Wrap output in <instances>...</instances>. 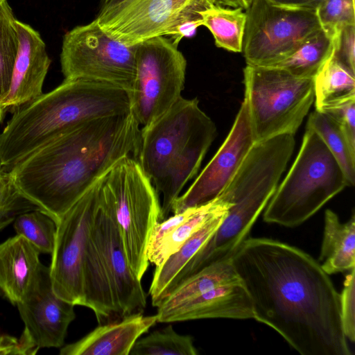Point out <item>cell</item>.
<instances>
[{"label": "cell", "instance_id": "6da1fadb", "mask_svg": "<svg viewBox=\"0 0 355 355\" xmlns=\"http://www.w3.org/2000/svg\"><path fill=\"white\" fill-rule=\"evenodd\" d=\"M249 293L254 319L302 355H351L340 293L320 263L273 239H246L231 257Z\"/></svg>", "mask_w": 355, "mask_h": 355}, {"label": "cell", "instance_id": "7a4b0ae2", "mask_svg": "<svg viewBox=\"0 0 355 355\" xmlns=\"http://www.w3.org/2000/svg\"><path fill=\"white\" fill-rule=\"evenodd\" d=\"M139 125L132 112L77 123L12 166L10 177L56 223L119 160L136 158Z\"/></svg>", "mask_w": 355, "mask_h": 355}, {"label": "cell", "instance_id": "3957f363", "mask_svg": "<svg viewBox=\"0 0 355 355\" xmlns=\"http://www.w3.org/2000/svg\"><path fill=\"white\" fill-rule=\"evenodd\" d=\"M129 112L131 96L127 90L88 80H64L12 112L0 133V166L8 171L77 123Z\"/></svg>", "mask_w": 355, "mask_h": 355}, {"label": "cell", "instance_id": "277c9868", "mask_svg": "<svg viewBox=\"0 0 355 355\" xmlns=\"http://www.w3.org/2000/svg\"><path fill=\"white\" fill-rule=\"evenodd\" d=\"M216 128L198 98L181 96L166 112L141 129L137 159L162 195L161 221L185 184L198 173Z\"/></svg>", "mask_w": 355, "mask_h": 355}, {"label": "cell", "instance_id": "5b68a950", "mask_svg": "<svg viewBox=\"0 0 355 355\" xmlns=\"http://www.w3.org/2000/svg\"><path fill=\"white\" fill-rule=\"evenodd\" d=\"M349 184L318 134L306 128L299 153L266 207V222L293 227L303 223Z\"/></svg>", "mask_w": 355, "mask_h": 355}, {"label": "cell", "instance_id": "8992f818", "mask_svg": "<svg viewBox=\"0 0 355 355\" xmlns=\"http://www.w3.org/2000/svg\"><path fill=\"white\" fill-rule=\"evenodd\" d=\"M215 5L246 9L243 0H123L101 8L94 19L110 37L125 45L169 35L178 45L202 26L200 12Z\"/></svg>", "mask_w": 355, "mask_h": 355}, {"label": "cell", "instance_id": "52a82bcc", "mask_svg": "<svg viewBox=\"0 0 355 355\" xmlns=\"http://www.w3.org/2000/svg\"><path fill=\"white\" fill-rule=\"evenodd\" d=\"M98 182L114 207L130 268L141 280L149 265V239L161 221L159 194L132 156L119 160Z\"/></svg>", "mask_w": 355, "mask_h": 355}, {"label": "cell", "instance_id": "ba28073f", "mask_svg": "<svg viewBox=\"0 0 355 355\" xmlns=\"http://www.w3.org/2000/svg\"><path fill=\"white\" fill-rule=\"evenodd\" d=\"M245 97L255 143L293 135L314 101L313 79L274 67L247 65Z\"/></svg>", "mask_w": 355, "mask_h": 355}, {"label": "cell", "instance_id": "9c48e42d", "mask_svg": "<svg viewBox=\"0 0 355 355\" xmlns=\"http://www.w3.org/2000/svg\"><path fill=\"white\" fill-rule=\"evenodd\" d=\"M135 53L136 45H125L112 38L94 19L64 35L61 71L64 80L107 83L131 94L136 77Z\"/></svg>", "mask_w": 355, "mask_h": 355}, {"label": "cell", "instance_id": "30bf717a", "mask_svg": "<svg viewBox=\"0 0 355 355\" xmlns=\"http://www.w3.org/2000/svg\"><path fill=\"white\" fill-rule=\"evenodd\" d=\"M135 60L131 112L144 127L182 96L187 60L178 45L166 37L150 38L137 44Z\"/></svg>", "mask_w": 355, "mask_h": 355}, {"label": "cell", "instance_id": "8fae6325", "mask_svg": "<svg viewBox=\"0 0 355 355\" xmlns=\"http://www.w3.org/2000/svg\"><path fill=\"white\" fill-rule=\"evenodd\" d=\"M243 48L247 65L270 67L321 28L315 11L252 0L246 8Z\"/></svg>", "mask_w": 355, "mask_h": 355}, {"label": "cell", "instance_id": "7c38bea8", "mask_svg": "<svg viewBox=\"0 0 355 355\" xmlns=\"http://www.w3.org/2000/svg\"><path fill=\"white\" fill-rule=\"evenodd\" d=\"M98 180L55 223L49 274L57 296L83 305V263L86 243L98 205Z\"/></svg>", "mask_w": 355, "mask_h": 355}, {"label": "cell", "instance_id": "4fadbf2b", "mask_svg": "<svg viewBox=\"0 0 355 355\" xmlns=\"http://www.w3.org/2000/svg\"><path fill=\"white\" fill-rule=\"evenodd\" d=\"M92 234L103 259L114 299L122 317L143 313L146 295L129 264L112 203L101 189Z\"/></svg>", "mask_w": 355, "mask_h": 355}, {"label": "cell", "instance_id": "5bb4252c", "mask_svg": "<svg viewBox=\"0 0 355 355\" xmlns=\"http://www.w3.org/2000/svg\"><path fill=\"white\" fill-rule=\"evenodd\" d=\"M16 306L24 323L19 338L28 354L40 348L64 345L68 327L76 318L75 305L55 295L49 267L41 265L28 291Z\"/></svg>", "mask_w": 355, "mask_h": 355}, {"label": "cell", "instance_id": "9a60e30c", "mask_svg": "<svg viewBox=\"0 0 355 355\" xmlns=\"http://www.w3.org/2000/svg\"><path fill=\"white\" fill-rule=\"evenodd\" d=\"M255 144L244 98L225 141L193 184L173 202L171 212L180 213L217 198Z\"/></svg>", "mask_w": 355, "mask_h": 355}, {"label": "cell", "instance_id": "2e32d148", "mask_svg": "<svg viewBox=\"0 0 355 355\" xmlns=\"http://www.w3.org/2000/svg\"><path fill=\"white\" fill-rule=\"evenodd\" d=\"M19 47L10 88L1 103L12 112L42 93L51 60L40 34L30 25L17 19Z\"/></svg>", "mask_w": 355, "mask_h": 355}, {"label": "cell", "instance_id": "e0dca14e", "mask_svg": "<svg viewBox=\"0 0 355 355\" xmlns=\"http://www.w3.org/2000/svg\"><path fill=\"white\" fill-rule=\"evenodd\" d=\"M156 315L158 322L166 323L205 318L250 319L254 313L250 296L240 280L216 286L170 309L157 311Z\"/></svg>", "mask_w": 355, "mask_h": 355}, {"label": "cell", "instance_id": "ac0fdd59", "mask_svg": "<svg viewBox=\"0 0 355 355\" xmlns=\"http://www.w3.org/2000/svg\"><path fill=\"white\" fill-rule=\"evenodd\" d=\"M157 322V315L137 313L98 324L78 341L62 347L60 355H129L135 342Z\"/></svg>", "mask_w": 355, "mask_h": 355}, {"label": "cell", "instance_id": "d6986e66", "mask_svg": "<svg viewBox=\"0 0 355 355\" xmlns=\"http://www.w3.org/2000/svg\"><path fill=\"white\" fill-rule=\"evenodd\" d=\"M39 250L19 234L0 243V293L13 305L20 302L37 277Z\"/></svg>", "mask_w": 355, "mask_h": 355}, {"label": "cell", "instance_id": "ffe728a7", "mask_svg": "<svg viewBox=\"0 0 355 355\" xmlns=\"http://www.w3.org/2000/svg\"><path fill=\"white\" fill-rule=\"evenodd\" d=\"M231 204L227 202L214 214L181 246L156 266L149 288L152 305L157 307L166 297L168 286L177 275L218 227Z\"/></svg>", "mask_w": 355, "mask_h": 355}, {"label": "cell", "instance_id": "44dd1931", "mask_svg": "<svg viewBox=\"0 0 355 355\" xmlns=\"http://www.w3.org/2000/svg\"><path fill=\"white\" fill-rule=\"evenodd\" d=\"M319 260L328 275L355 268V216L346 223L340 221L330 209L324 213V234Z\"/></svg>", "mask_w": 355, "mask_h": 355}, {"label": "cell", "instance_id": "7402d4cb", "mask_svg": "<svg viewBox=\"0 0 355 355\" xmlns=\"http://www.w3.org/2000/svg\"><path fill=\"white\" fill-rule=\"evenodd\" d=\"M315 110L325 112L355 99V73L331 55L313 78Z\"/></svg>", "mask_w": 355, "mask_h": 355}, {"label": "cell", "instance_id": "603a6c76", "mask_svg": "<svg viewBox=\"0 0 355 355\" xmlns=\"http://www.w3.org/2000/svg\"><path fill=\"white\" fill-rule=\"evenodd\" d=\"M240 280L231 257L212 262L178 284L157 311L170 309L216 286Z\"/></svg>", "mask_w": 355, "mask_h": 355}, {"label": "cell", "instance_id": "cb8c5ba5", "mask_svg": "<svg viewBox=\"0 0 355 355\" xmlns=\"http://www.w3.org/2000/svg\"><path fill=\"white\" fill-rule=\"evenodd\" d=\"M334 40L318 29L288 56L272 66L300 78L313 79L333 53Z\"/></svg>", "mask_w": 355, "mask_h": 355}, {"label": "cell", "instance_id": "d4e9b609", "mask_svg": "<svg viewBox=\"0 0 355 355\" xmlns=\"http://www.w3.org/2000/svg\"><path fill=\"white\" fill-rule=\"evenodd\" d=\"M241 7L215 5L200 12L202 26L207 27L219 48L241 52L246 24V12Z\"/></svg>", "mask_w": 355, "mask_h": 355}, {"label": "cell", "instance_id": "484cf974", "mask_svg": "<svg viewBox=\"0 0 355 355\" xmlns=\"http://www.w3.org/2000/svg\"><path fill=\"white\" fill-rule=\"evenodd\" d=\"M306 127L314 130L339 163L349 186L355 183V149L352 148L339 123L329 114L315 110Z\"/></svg>", "mask_w": 355, "mask_h": 355}, {"label": "cell", "instance_id": "4316f807", "mask_svg": "<svg viewBox=\"0 0 355 355\" xmlns=\"http://www.w3.org/2000/svg\"><path fill=\"white\" fill-rule=\"evenodd\" d=\"M226 203V201L218 196L207 204L196 207L193 213L167 235L155 250L148 256L149 263L155 266H159Z\"/></svg>", "mask_w": 355, "mask_h": 355}, {"label": "cell", "instance_id": "83f0119b", "mask_svg": "<svg viewBox=\"0 0 355 355\" xmlns=\"http://www.w3.org/2000/svg\"><path fill=\"white\" fill-rule=\"evenodd\" d=\"M17 19L7 0H0V106L8 94L19 47Z\"/></svg>", "mask_w": 355, "mask_h": 355}, {"label": "cell", "instance_id": "f1b7e54d", "mask_svg": "<svg viewBox=\"0 0 355 355\" xmlns=\"http://www.w3.org/2000/svg\"><path fill=\"white\" fill-rule=\"evenodd\" d=\"M191 336L178 334L172 325L139 338L129 355H197Z\"/></svg>", "mask_w": 355, "mask_h": 355}, {"label": "cell", "instance_id": "f546056e", "mask_svg": "<svg viewBox=\"0 0 355 355\" xmlns=\"http://www.w3.org/2000/svg\"><path fill=\"white\" fill-rule=\"evenodd\" d=\"M13 226L17 234L26 238L40 253H52L56 223L47 213L40 209L24 212L17 216Z\"/></svg>", "mask_w": 355, "mask_h": 355}, {"label": "cell", "instance_id": "4dcf8cb0", "mask_svg": "<svg viewBox=\"0 0 355 355\" xmlns=\"http://www.w3.org/2000/svg\"><path fill=\"white\" fill-rule=\"evenodd\" d=\"M40 209L24 196L13 184L8 171L0 166V231L24 212Z\"/></svg>", "mask_w": 355, "mask_h": 355}, {"label": "cell", "instance_id": "1f68e13d", "mask_svg": "<svg viewBox=\"0 0 355 355\" xmlns=\"http://www.w3.org/2000/svg\"><path fill=\"white\" fill-rule=\"evenodd\" d=\"M315 11L320 28L334 40L343 28L355 24L354 0H322Z\"/></svg>", "mask_w": 355, "mask_h": 355}, {"label": "cell", "instance_id": "d6a6232c", "mask_svg": "<svg viewBox=\"0 0 355 355\" xmlns=\"http://www.w3.org/2000/svg\"><path fill=\"white\" fill-rule=\"evenodd\" d=\"M340 315L347 339L355 341V268L346 275L340 293Z\"/></svg>", "mask_w": 355, "mask_h": 355}, {"label": "cell", "instance_id": "836d02e7", "mask_svg": "<svg viewBox=\"0 0 355 355\" xmlns=\"http://www.w3.org/2000/svg\"><path fill=\"white\" fill-rule=\"evenodd\" d=\"M332 55L355 73V24L341 29L334 39Z\"/></svg>", "mask_w": 355, "mask_h": 355}, {"label": "cell", "instance_id": "e575fe53", "mask_svg": "<svg viewBox=\"0 0 355 355\" xmlns=\"http://www.w3.org/2000/svg\"><path fill=\"white\" fill-rule=\"evenodd\" d=\"M340 125L351 147L355 149V99L325 112Z\"/></svg>", "mask_w": 355, "mask_h": 355}, {"label": "cell", "instance_id": "d590c367", "mask_svg": "<svg viewBox=\"0 0 355 355\" xmlns=\"http://www.w3.org/2000/svg\"><path fill=\"white\" fill-rule=\"evenodd\" d=\"M0 354H28L21 339L8 335L0 336Z\"/></svg>", "mask_w": 355, "mask_h": 355}, {"label": "cell", "instance_id": "8d00e7d4", "mask_svg": "<svg viewBox=\"0 0 355 355\" xmlns=\"http://www.w3.org/2000/svg\"><path fill=\"white\" fill-rule=\"evenodd\" d=\"M270 3L287 8L315 10L322 0H268Z\"/></svg>", "mask_w": 355, "mask_h": 355}, {"label": "cell", "instance_id": "74e56055", "mask_svg": "<svg viewBox=\"0 0 355 355\" xmlns=\"http://www.w3.org/2000/svg\"><path fill=\"white\" fill-rule=\"evenodd\" d=\"M123 0H102V7H107L115 5Z\"/></svg>", "mask_w": 355, "mask_h": 355}, {"label": "cell", "instance_id": "f35d334b", "mask_svg": "<svg viewBox=\"0 0 355 355\" xmlns=\"http://www.w3.org/2000/svg\"><path fill=\"white\" fill-rule=\"evenodd\" d=\"M6 112H7V111L6 110V109L1 105L0 106V124L2 122Z\"/></svg>", "mask_w": 355, "mask_h": 355}, {"label": "cell", "instance_id": "ab89813d", "mask_svg": "<svg viewBox=\"0 0 355 355\" xmlns=\"http://www.w3.org/2000/svg\"><path fill=\"white\" fill-rule=\"evenodd\" d=\"M243 1L245 5L246 8H247L252 0H243Z\"/></svg>", "mask_w": 355, "mask_h": 355}]
</instances>
